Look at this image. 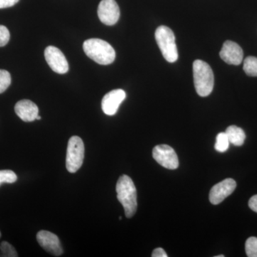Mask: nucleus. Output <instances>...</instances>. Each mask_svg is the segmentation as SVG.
Instances as JSON below:
<instances>
[{
  "label": "nucleus",
  "instance_id": "nucleus-13",
  "mask_svg": "<svg viewBox=\"0 0 257 257\" xmlns=\"http://www.w3.org/2000/svg\"><path fill=\"white\" fill-rule=\"evenodd\" d=\"M15 111L19 117L25 122L35 121L39 115L38 106L28 99L19 101L15 104Z\"/></svg>",
  "mask_w": 257,
  "mask_h": 257
},
{
  "label": "nucleus",
  "instance_id": "nucleus-14",
  "mask_svg": "<svg viewBox=\"0 0 257 257\" xmlns=\"http://www.w3.org/2000/svg\"><path fill=\"white\" fill-rule=\"evenodd\" d=\"M225 133L229 139V143L235 146H241L244 143L246 135L242 128L231 125L226 128Z\"/></svg>",
  "mask_w": 257,
  "mask_h": 257
},
{
  "label": "nucleus",
  "instance_id": "nucleus-9",
  "mask_svg": "<svg viewBox=\"0 0 257 257\" xmlns=\"http://www.w3.org/2000/svg\"><path fill=\"white\" fill-rule=\"evenodd\" d=\"M39 244L45 251L55 256H60L63 253L58 236L50 231L42 230L37 234Z\"/></svg>",
  "mask_w": 257,
  "mask_h": 257
},
{
  "label": "nucleus",
  "instance_id": "nucleus-17",
  "mask_svg": "<svg viewBox=\"0 0 257 257\" xmlns=\"http://www.w3.org/2000/svg\"><path fill=\"white\" fill-rule=\"evenodd\" d=\"M11 75L5 69H0V94L5 92L11 84Z\"/></svg>",
  "mask_w": 257,
  "mask_h": 257
},
{
  "label": "nucleus",
  "instance_id": "nucleus-20",
  "mask_svg": "<svg viewBox=\"0 0 257 257\" xmlns=\"http://www.w3.org/2000/svg\"><path fill=\"white\" fill-rule=\"evenodd\" d=\"M18 180V177L13 171L0 170V185L3 183H14Z\"/></svg>",
  "mask_w": 257,
  "mask_h": 257
},
{
  "label": "nucleus",
  "instance_id": "nucleus-26",
  "mask_svg": "<svg viewBox=\"0 0 257 257\" xmlns=\"http://www.w3.org/2000/svg\"><path fill=\"white\" fill-rule=\"evenodd\" d=\"M215 257H224V255H219V256H216Z\"/></svg>",
  "mask_w": 257,
  "mask_h": 257
},
{
  "label": "nucleus",
  "instance_id": "nucleus-19",
  "mask_svg": "<svg viewBox=\"0 0 257 257\" xmlns=\"http://www.w3.org/2000/svg\"><path fill=\"white\" fill-rule=\"evenodd\" d=\"M0 256L1 257H18V254L15 248L10 243L3 241L0 245Z\"/></svg>",
  "mask_w": 257,
  "mask_h": 257
},
{
  "label": "nucleus",
  "instance_id": "nucleus-7",
  "mask_svg": "<svg viewBox=\"0 0 257 257\" xmlns=\"http://www.w3.org/2000/svg\"><path fill=\"white\" fill-rule=\"evenodd\" d=\"M45 60L50 68L57 74H65L69 71V64L60 49L49 46L45 49Z\"/></svg>",
  "mask_w": 257,
  "mask_h": 257
},
{
  "label": "nucleus",
  "instance_id": "nucleus-10",
  "mask_svg": "<svg viewBox=\"0 0 257 257\" xmlns=\"http://www.w3.org/2000/svg\"><path fill=\"white\" fill-rule=\"evenodd\" d=\"M236 187V182L233 179H226L215 184L209 193V201L212 204H220L226 197L232 194Z\"/></svg>",
  "mask_w": 257,
  "mask_h": 257
},
{
  "label": "nucleus",
  "instance_id": "nucleus-1",
  "mask_svg": "<svg viewBox=\"0 0 257 257\" xmlns=\"http://www.w3.org/2000/svg\"><path fill=\"white\" fill-rule=\"evenodd\" d=\"M117 199L124 209L125 215L132 218L138 209V194L133 179L127 175H122L118 179L116 186Z\"/></svg>",
  "mask_w": 257,
  "mask_h": 257
},
{
  "label": "nucleus",
  "instance_id": "nucleus-4",
  "mask_svg": "<svg viewBox=\"0 0 257 257\" xmlns=\"http://www.w3.org/2000/svg\"><path fill=\"white\" fill-rule=\"evenodd\" d=\"M155 39L164 58L173 63L178 60V51L174 32L168 27H159L155 32Z\"/></svg>",
  "mask_w": 257,
  "mask_h": 257
},
{
  "label": "nucleus",
  "instance_id": "nucleus-22",
  "mask_svg": "<svg viewBox=\"0 0 257 257\" xmlns=\"http://www.w3.org/2000/svg\"><path fill=\"white\" fill-rule=\"evenodd\" d=\"M20 0H0V9L11 8L14 6Z\"/></svg>",
  "mask_w": 257,
  "mask_h": 257
},
{
  "label": "nucleus",
  "instance_id": "nucleus-23",
  "mask_svg": "<svg viewBox=\"0 0 257 257\" xmlns=\"http://www.w3.org/2000/svg\"><path fill=\"white\" fill-rule=\"evenodd\" d=\"M152 257H167L168 255L162 248H157L154 250L152 254Z\"/></svg>",
  "mask_w": 257,
  "mask_h": 257
},
{
  "label": "nucleus",
  "instance_id": "nucleus-12",
  "mask_svg": "<svg viewBox=\"0 0 257 257\" xmlns=\"http://www.w3.org/2000/svg\"><path fill=\"white\" fill-rule=\"evenodd\" d=\"M219 55L226 63L232 65H239L243 60L242 49L236 42L227 40L224 42Z\"/></svg>",
  "mask_w": 257,
  "mask_h": 257
},
{
  "label": "nucleus",
  "instance_id": "nucleus-11",
  "mask_svg": "<svg viewBox=\"0 0 257 257\" xmlns=\"http://www.w3.org/2000/svg\"><path fill=\"white\" fill-rule=\"evenodd\" d=\"M126 96V92L121 89H114L106 94L101 100V109L104 114L109 116L116 114Z\"/></svg>",
  "mask_w": 257,
  "mask_h": 257
},
{
  "label": "nucleus",
  "instance_id": "nucleus-25",
  "mask_svg": "<svg viewBox=\"0 0 257 257\" xmlns=\"http://www.w3.org/2000/svg\"><path fill=\"white\" fill-rule=\"evenodd\" d=\"M37 119V120L41 119V116H39V115H38V116H37V119Z\"/></svg>",
  "mask_w": 257,
  "mask_h": 257
},
{
  "label": "nucleus",
  "instance_id": "nucleus-2",
  "mask_svg": "<svg viewBox=\"0 0 257 257\" xmlns=\"http://www.w3.org/2000/svg\"><path fill=\"white\" fill-rule=\"evenodd\" d=\"M83 50L87 57L96 63L108 65L115 60L116 53L108 42L100 39H89L83 44Z\"/></svg>",
  "mask_w": 257,
  "mask_h": 257
},
{
  "label": "nucleus",
  "instance_id": "nucleus-27",
  "mask_svg": "<svg viewBox=\"0 0 257 257\" xmlns=\"http://www.w3.org/2000/svg\"><path fill=\"white\" fill-rule=\"evenodd\" d=\"M0 237H1V232H0Z\"/></svg>",
  "mask_w": 257,
  "mask_h": 257
},
{
  "label": "nucleus",
  "instance_id": "nucleus-8",
  "mask_svg": "<svg viewBox=\"0 0 257 257\" xmlns=\"http://www.w3.org/2000/svg\"><path fill=\"white\" fill-rule=\"evenodd\" d=\"M98 17L103 24L114 25L120 17V10L115 0H101L98 7Z\"/></svg>",
  "mask_w": 257,
  "mask_h": 257
},
{
  "label": "nucleus",
  "instance_id": "nucleus-15",
  "mask_svg": "<svg viewBox=\"0 0 257 257\" xmlns=\"http://www.w3.org/2000/svg\"><path fill=\"white\" fill-rule=\"evenodd\" d=\"M243 71L250 77H257V57L249 56L243 61Z\"/></svg>",
  "mask_w": 257,
  "mask_h": 257
},
{
  "label": "nucleus",
  "instance_id": "nucleus-5",
  "mask_svg": "<svg viewBox=\"0 0 257 257\" xmlns=\"http://www.w3.org/2000/svg\"><path fill=\"white\" fill-rule=\"evenodd\" d=\"M84 158V145L82 139L77 136L69 139L67 145L66 167L70 173H75L81 168Z\"/></svg>",
  "mask_w": 257,
  "mask_h": 257
},
{
  "label": "nucleus",
  "instance_id": "nucleus-18",
  "mask_svg": "<svg viewBox=\"0 0 257 257\" xmlns=\"http://www.w3.org/2000/svg\"><path fill=\"white\" fill-rule=\"evenodd\" d=\"M245 250L248 257H257V238H248L245 243Z\"/></svg>",
  "mask_w": 257,
  "mask_h": 257
},
{
  "label": "nucleus",
  "instance_id": "nucleus-21",
  "mask_svg": "<svg viewBox=\"0 0 257 257\" xmlns=\"http://www.w3.org/2000/svg\"><path fill=\"white\" fill-rule=\"evenodd\" d=\"M10 33L8 29L0 25V47H4L10 41Z\"/></svg>",
  "mask_w": 257,
  "mask_h": 257
},
{
  "label": "nucleus",
  "instance_id": "nucleus-16",
  "mask_svg": "<svg viewBox=\"0 0 257 257\" xmlns=\"http://www.w3.org/2000/svg\"><path fill=\"white\" fill-rule=\"evenodd\" d=\"M229 141L226 133H220L216 136V143L214 148L219 152H225L229 147Z\"/></svg>",
  "mask_w": 257,
  "mask_h": 257
},
{
  "label": "nucleus",
  "instance_id": "nucleus-3",
  "mask_svg": "<svg viewBox=\"0 0 257 257\" xmlns=\"http://www.w3.org/2000/svg\"><path fill=\"white\" fill-rule=\"evenodd\" d=\"M193 74L196 91L200 96H207L214 88V74L210 66L204 61L197 60L193 63Z\"/></svg>",
  "mask_w": 257,
  "mask_h": 257
},
{
  "label": "nucleus",
  "instance_id": "nucleus-6",
  "mask_svg": "<svg viewBox=\"0 0 257 257\" xmlns=\"http://www.w3.org/2000/svg\"><path fill=\"white\" fill-rule=\"evenodd\" d=\"M153 158L157 163L168 170H176L179 167V160L173 148L167 145H157L152 152Z\"/></svg>",
  "mask_w": 257,
  "mask_h": 257
},
{
  "label": "nucleus",
  "instance_id": "nucleus-24",
  "mask_svg": "<svg viewBox=\"0 0 257 257\" xmlns=\"http://www.w3.org/2000/svg\"><path fill=\"white\" fill-rule=\"evenodd\" d=\"M248 207L250 209L257 213V195L253 196L248 201Z\"/></svg>",
  "mask_w": 257,
  "mask_h": 257
}]
</instances>
